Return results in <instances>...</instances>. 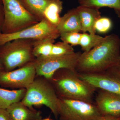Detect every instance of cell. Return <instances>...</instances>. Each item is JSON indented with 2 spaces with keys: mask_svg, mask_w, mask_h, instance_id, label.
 <instances>
[{
  "mask_svg": "<svg viewBox=\"0 0 120 120\" xmlns=\"http://www.w3.org/2000/svg\"><path fill=\"white\" fill-rule=\"evenodd\" d=\"M120 62V38L112 34L104 37L103 41L80 56L76 71L79 73L96 74L104 72Z\"/></svg>",
  "mask_w": 120,
  "mask_h": 120,
  "instance_id": "obj_1",
  "label": "cell"
},
{
  "mask_svg": "<svg viewBox=\"0 0 120 120\" xmlns=\"http://www.w3.org/2000/svg\"><path fill=\"white\" fill-rule=\"evenodd\" d=\"M49 80L59 98L93 103L95 93L98 89L80 79L76 70L60 69Z\"/></svg>",
  "mask_w": 120,
  "mask_h": 120,
  "instance_id": "obj_2",
  "label": "cell"
},
{
  "mask_svg": "<svg viewBox=\"0 0 120 120\" xmlns=\"http://www.w3.org/2000/svg\"><path fill=\"white\" fill-rule=\"evenodd\" d=\"M34 42L32 39H18L1 45L0 62L3 70L9 71L34 61Z\"/></svg>",
  "mask_w": 120,
  "mask_h": 120,
  "instance_id": "obj_3",
  "label": "cell"
},
{
  "mask_svg": "<svg viewBox=\"0 0 120 120\" xmlns=\"http://www.w3.org/2000/svg\"><path fill=\"white\" fill-rule=\"evenodd\" d=\"M26 89L22 103L30 108L34 106L44 105L51 110L56 118H58L59 98L49 80L36 76Z\"/></svg>",
  "mask_w": 120,
  "mask_h": 120,
  "instance_id": "obj_4",
  "label": "cell"
},
{
  "mask_svg": "<svg viewBox=\"0 0 120 120\" xmlns=\"http://www.w3.org/2000/svg\"><path fill=\"white\" fill-rule=\"evenodd\" d=\"M2 2L4 15L2 34L19 32L39 22L20 0H2Z\"/></svg>",
  "mask_w": 120,
  "mask_h": 120,
  "instance_id": "obj_5",
  "label": "cell"
},
{
  "mask_svg": "<svg viewBox=\"0 0 120 120\" xmlns=\"http://www.w3.org/2000/svg\"><path fill=\"white\" fill-rule=\"evenodd\" d=\"M58 115L60 120H93L101 115L94 103L62 98H59Z\"/></svg>",
  "mask_w": 120,
  "mask_h": 120,
  "instance_id": "obj_6",
  "label": "cell"
},
{
  "mask_svg": "<svg viewBox=\"0 0 120 120\" xmlns=\"http://www.w3.org/2000/svg\"><path fill=\"white\" fill-rule=\"evenodd\" d=\"M80 52L61 56H41L35 58L34 62L36 76L49 79L54 73L60 69L66 68L76 70Z\"/></svg>",
  "mask_w": 120,
  "mask_h": 120,
  "instance_id": "obj_7",
  "label": "cell"
},
{
  "mask_svg": "<svg viewBox=\"0 0 120 120\" xmlns=\"http://www.w3.org/2000/svg\"><path fill=\"white\" fill-rule=\"evenodd\" d=\"M60 35L56 27L44 19L38 23L19 32L10 34L0 33V46L18 39L39 40L52 38L56 40Z\"/></svg>",
  "mask_w": 120,
  "mask_h": 120,
  "instance_id": "obj_8",
  "label": "cell"
},
{
  "mask_svg": "<svg viewBox=\"0 0 120 120\" xmlns=\"http://www.w3.org/2000/svg\"><path fill=\"white\" fill-rule=\"evenodd\" d=\"M36 76L34 61L9 71L2 69L0 70V86L12 90L26 89Z\"/></svg>",
  "mask_w": 120,
  "mask_h": 120,
  "instance_id": "obj_9",
  "label": "cell"
},
{
  "mask_svg": "<svg viewBox=\"0 0 120 120\" xmlns=\"http://www.w3.org/2000/svg\"><path fill=\"white\" fill-rule=\"evenodd\" d=\"M78 75L80 79L98 90H105L120 95V62L102 73H78Z\"/></svg>",
  "mask_w": 120,
  "mask_h": 120,
  "instance_id": "obj_10",
  "label": "cell"
},
{
  "mask_svg": "<svg viewBox=\"0 0 120 120\" xmlns=\"http://www.w3.org/2000/svg\"><path fill=\"white\" fill-rule=\"evenodd\" d=\"M95 98V104L101 115L119 117L120 95L98 89Z\"/></svg>",
  "mask_w": 120,
  "mask_h": 120,
  "instance_id": "obj_11",
  "label": "cell"
},
{
  "mask_svg": "<svg viewBox=\"0 0 120 120\" xmlns=\"http://www.w3.org/2000/svg\"><path fill=\"white\" fill-rule=\"evenodd\" d=\"M81 22L82 31L95 34V24L97 20L101 17L99 9L79 5L76 8Z\"/></svg>",
  "mask_w": 120,
  "mask_h": 120,
  "instance_id": "obj_12",
  "label": "cell"
},
{
  "mask_svg": "<svg viewBox=\"0 0 120 120\" xmlns=\"http://www.w3.org/2000/svg\"><path fill=\"white\" fill-rule=\"evenodd\" d=\"M12 120H39L42 119L40 111L26 106L19 101L7 109Z\"/></svg>",
  "mask_w": 120,
  "mask_h": 120,
  "instance_id": "obj_13",
  "label": "cell"
},
{
  "mask_svg": "<svg viewBox=\"0 0 120 120\" xmlns=\"http://www.w3.org/2000/svg\"><path fill=\"white\" fill-rule=\"evenodd\" d=\"M56 28L60 34L66 32L82 31L80 19L76 8L69 10L61 17Z\"/></svg>",
  "mask_w": 120,
  "mask_h": 120,
  "instance_id": "obj_14",
  "label": "cell"
},
{
  "mask_svg": "<svg viewBox=\"0 0 120 120\" xmlns=\"http://www.w3.org/2000/svg\"><path fill=\"white\" fill-rule=\"evenodd\" d=\"M26 91V88L9 90L0 87V109H7L14 103L22 101Z\"/></svg>",
  "mask_w": 120,
  "mask_h": 120,
  "instance_id": "obj_15",
  "label": "cell"
},
{
  "mask_svg": "<svg viewBox=\"0 0 120 120\" xmlns=\"http://www.w3.org/2000/svg\"><path fill=\"white\" fill-rule=\"evenodd\" d=\"M62 9L63 2L61 0H52L44 11V19L56 27L60 20V14Z\"/></svg>",
  "mask_w": 120,
  "mask_h": 120,
  "instance_id": "obj_16",
  "label": "cell"
},
{
  "mask_svg": "<svg viewBox=\"0 0 120 120\" xmlns=\"http://www.w3.org/2000/svg\"><path fill=\"white\" fill-rule=\"evenodd\" d=\"M25 8L39 22L44 19L43 12L52 0H20Z\"/></svg>",
  "mask_w": 120,
  "mask_h": 120,
  "instance_id": "obj_17",
  "label": "cell"
},
{
  "mask_svg": "<svg viewBox=\"0 0 120 120\" xmlns=\"http://www.w3.org/2000/svg\"><path fill=\"white\" fill-rule=\"evenodd\" d=\"M79 5L99 9L107 7L113 9L120 18V0H77Z\"/></svg>",
  "mask_w": 120,
  "mask_h": 120,
  "instance_id": "obj_18",
  "label": "cell"
},
{
  "mask_svg": "<svg viewBox=\"0 0 120 120\" xmlns=\"http://www.w3.org/2000/svg\"><path fill=\"white\" fill-rule=\"evenodd\" d=\"M55 40L52 38L34 40L33 53L35 58L51 56L52 48Z\"/></svg>",
  "mask_w": 120,
  "mask_h": 120,
  "instance_id": "obj_19",
  "label": "cell"
},
{
  "mask_svg": "<svg viewBox=\"0 0 120 120\" xmlns=\"http://www.w3.org/2000/svg\"><path fill=\"white\" fill-rule=\"evenodd\" d=\"M104 37L95 34L86 33L82 34L79 45L84 52H88L97 46L103 41Z\"/></svg>",
  "mask_w": 120,
  "mask_h": 120,
  "instance_id": "obj_20",
  "label": "cell"
},
{
  "mask_svg": "<svg viewBox=\"0 0 120 120\" xmlns=\"http://www.w3.org/2000/svg\"><path fill=\"white\" fill-rule=\"evenodd\" d=\"M71 45L62 41L54 43L53 45L51 56H61L71 54L75 52Z\"/></svg>",
  "mask_w": 120,
  "mask_h": 120,
  "instance_id": "obj_21",
  "label": "cell"
},
{
  "mask_svg": "<svg viewBox=\"0 0 120 120\" xmlns=\"http://www.w3.org/2000/svg\"><path fill=\"white\" fill-rule=\"evenodd\" d=\"M112 26V20L106 17H101L97 20L95 24L96 32L100 34H105L111 30Z\"/></svg>",
  "mask_w": 120,
  "mask_h": 120,
  "instance_id": "obj_22",
  "label": "cell"
},
{
  "mask_svg": "<svg viewBox=\"0 0 120 120\" xmlns=\"http://www.w3.org/2000/svg\"><path fill=\"white\" fill-rule=\"evenodd\" d=\"M82 34L79 32H69L60 34V39L62 41L72 46L79 45Z\"/></svg>",
  "mask_w": 120,
  "mask_h": 120,
  "instance_id": "obj_23",
  "label": "cell"
},
{
  "mask_svg": "<svg viewBox=\"0 0 120 120\" xmlns=\"http://www.w3.org/2000/svg\"><path fill=\"white\" fill-rule=\"evenodd\" d=\"M0 120H12L7 109H0Z\"/></svg>",
  "mask_w": 120,
  "mask_h": 120,
  "instance_id": "obj_24",
  "label": "cell"
},
{
  "mask_svg": "<svg viewBox=\"0 0 120 120\" xmlns=\"http://www.w3.org/2000/svg\"><path fill=\"white\" fill-rule=\"evenodd\" d=\"M119 118L114 116L101 115L93 120H119Z\"/></svg>",
  "mask_w": 120,
  "mask_h": 120,
  "instance_id": "obj_25",
  "label": "cell"
},
{
  "mask_svg": "<svg viewBox=\"0 0 120 120\" xmlns=\"http://www.w3.org/2000/svg\"><path fill=\"white\" fill-rule=\"evenodd\" d=\"M4 15L2 5H0V33H1L4 22Z\"/></svg>",
  "mask_w": 120,
  "mask_h": 120,
  "instance_id": "obj_26",
  "label": "cell"
},
{
  "mask_svg": "<svg viewBox=\"0 0 120 120\" xmlns=\"http://www.w3.org/2000/svg\"><path fill=\"white\" fill-rule=\"evenodd\" d=\"M52 120V119H51L49 117H47V118H45L44 119H41V120Z\"/></svg>",
  "mask_w": 120,
  "mask_h": 120,
  "instance_id": "obj_27",
  "label": "cell"
},
{
  "mask_svg": "<svg viewBox=\"0 0 120 120\" xmlns=\"http://www.w3.org/2000/svg\"><path fill=\"white\" fill-rule=\"evenodd\" d=\"M2 69H3V68H2L1 64L0 62V70H2Z\"/></svg>",
  "mask_w": 120,
  "mask_h": 120,
  "instance_id": "obj_28",
  "label": "cell"
},
{
  "mask_svg": "<svg viewBox=\"0 0 120 120\" xmlns=\"http://www.w3.org/2000/svg\"><path fill=\"white\" fill-rule=\"evenodd\" d=\"M0 5H2V0H0Z\"/></svg>",
  "mask_w": 120,
  "mask_h": 120,
  "instance_id": "obj_29",
  "label": "cell"
},
{
  "mask_svg": "<svg viewBox=\"0 0 120 120\" xmlns=\"http://www.w3.org/2000/svg\"><path fill=\"white\" fill-rule=\"evenodd\" d=\"M119 120H120V116L119 117Z\"/></svg>",
  "mask_w": 120,
  "mask_h": 120,
  "instance_id": "obj_30",
  "label": "cell"
}]
</instances>
